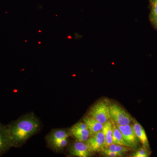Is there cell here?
I'll return each instance as SVG.
<instances>
[{"mask_svg":"<svg viewBox=\"0 0 157 157\" xmlns=\"http://www.w3.org/2000/svg\"><path fill=\"white\" fill-rule=\"evenodd\" d=\"M68 138L59 139L52 141L49 144L52 148L55 149L59 150L64 147L68 144Z\"/></svg>","mask_w":157,"mask_h":157,"instance_id":"15","label":"cell"},{"mask_svg":"<svg viewBox=\"0 0 157 157\" xmlns=\"http://www.w3.org/2000/svg\"><path fill=\"white\" fill-rule=\"evenodd\" d=\"M83 120L87 125L88 129L89 131L90 137L102 131L103 124L94 119L87 116L83 118Z\"/></svg>","mask_w":157,"mask_h":157,"instance_id":"9","label":"cell"},{"mask_svg":"<svg viewBox=\"0 0 157 157\" xmlns=\"http://www.w3.org/2000/svg\"><path fill=\"white\" fill-rule=\"evenodd\" d=\"M153 22L154 23V24L157 28V17H155V18L152 19Z\"/></svg>","mask_w":157,"mask_h":157,"instance_id":"19","label":"cell"},{"mask_svg":"<svg viewBox=\"0 0 157 157\" xmlns=\"http://www.w3.org/2000/svg\"><path fill=\"white\" fill-rule=\"evenodd\" d=\"M109 112L110 118L116 125L130 124L133 121L130 114L117 104L109 103Z\"/></svg>","mask_w":157,"mask_h":157,"instance_id":"3","label":"cell"},{"mask_svg":"<svg viewBox=\"0 0 157 157\" xmlns=\"http://www.w3.org/2000/svg\"><path fill=\"white\" fill-rule=\"evenodd\" d=\"M70 152L75 156L87 157L90 155V152L86 142L77 141L70 147Z\"/></svg>","mask_w":157,"mask_h":157,"instance_id":"8","label":"cell"},{"mask_svg":"<svg viewBox=\"0 0 157 157\" xmlns=\"http://www.w3.org/2000/svg\"><path fill=\"white\" fill-rule=\"evenodd\" d=\"M12 147L7 126L0 123V156Z\"/></svg>","mask_w":157,"mask_h":157,"instance_id":"7","label":"cell"},{"mask_svg":"<svg viewBox=\"0 0 157 157\" xmlns=\"http://www.w3.org/2000/svg\"><path fill=\"white\" fill-rule=\"evenodd\" d=\"M109 104L108 101L105 100L99 101L91 107L88 116L104 124L110 118Z\"/></svg>","mask_w":157,"mask_h":157,"instance_id":"2","label":"cell"},{"mask_svg":"<svg viewBox=\"0 0 157 157\" xmlns=\"http://www.w3.org/2000/svg\"><path fill=\"white\" fill-rule=\"evenodd\" d=\"M133 130L137 138L139 139L143 146L148 150L149 145L148 139L145 131L143 127L136 120L134 121V124L132 125Z\"/></svg>","mask_w":157,"mask_h":157,"instance_id":"10","label":"cell"},{"mask_svg":"<svg viewBox=\"0 0 157 157\" xmlns=\"http://www.w3.org/2000/svg\"><path fill=\"white\" fill-rule=\"evenodd\" d=\"M129 147L123 145L113 143L108 146H106L103 151L116 152L120 153L123 154V153L129 151Z\"/></svg>","mask_w":157,"mask_h":157,"instance_id":"14","label":"cell"},{"mask_svg":"<svg viewBox=\"0 0 157 157\" xmlns=\"http://www.w3.org/2000/svg\"><path fill=\"white\" fill-rule=\"evenodd\" d=\"M116 125L121 133L124 139L130 145V147H136L138 143V140L133 130L132 125L130 124Z\"/></svg>","mask_w":157,"mask_h":157,"instance_id":"6","label":"cell"},{"mask_svg":"<svg viewBox=\"0 0 157 157\" xmlns=\"http://www.w3.org/2000/svg\"><path fill=\"white\" fill-rule=\"evenodd\" d=\"M156 17H157V0H154L153 4L152 9L151 19Z\"/></svg>","mask_w":157,"mask_h":157,"instance_id":"18","label":"cell"},{"mask_svg":"<svg viewBox=\"0 0 157 157\" xmlns=\"http://www.w3.org/2000/svg\"><path fill=\"white\" fill-rule=\"evenodd\" d=\"M113 143L130 147V145L124 139L123 135L116 125L113 122Z\"/></svg>","mask_w":157,"mask_h":157,"instance_id":"13","label":"cell"},{"mask_svg":"<svg viewBox=\"0 0 157 157\" xmlns=\"http://www.w3.org/2000/svg\"><path fill=\"white\" fill-rule=\"evenodd\" d=\"M39 121L33 114H27L7 126L12 147L22 145L38 132Z\"/></svg>","mask_w":157,"mask_h":157,"instance_id":"1","label":"cell"},{"mask_svg":"<svg viewBox=\"0 0 157 157\" xmlns=\"http://www.w3.org/2000/svg\"><path fill=\"white\" fill-rule=\"evenodd\" d=\"M70 133L63 129H56L52 131L47 136V140L48 143L57 140L68 138Z\"/></svg>","mask_w":157,"mask_h":157,"instance_id":"12","label":"cell"},{"mask_svg":"<svg viewBox=\"0 0 157 157\" xmlns=\"http://www.w3.org/2000/svg\"><path fill=\"white\" fill-rule=\"evenodd\" d=\"M133 157H147L149 156L148 150L144 147H142L138 150L135 154L132 156Z\"/></svg>","mask_w":157,"mask_h":157,"instance_id":"16","label":"cell"},{"mask_svg":"<svg viewBox=\"0 0 157 157\" xmlns=\"http://www.w3.org/2000/svg\"><path fill=\"white\" fill-rule=\"evenodd\" d=\"M113 123L112 121H108L103 124L102 132L104 133L106 140V146L113 143Z\"/></svg>","mask_w":157,"mask_h":157,"instance_id":"11","label":"cell"},{"mask_svg":"<svg viewBox=\"0 0 157 157\" xmlns=\"http://www.w3.org/2000/svg\"><path fill=\"white\" fill-rule=\"evenodd\" d=\"M103 153L107 157H122L123 156L122 154L120 153L116 152H113L111 151H103Z\"/></svg>","mask_w":157,"mask_h":157,"instance_id":"17","label":"cell"},{"mask_svg":"<svg viewBox=\"0 0 157 157\" xmlns=\"http://www.w3.org/2000/svg\"><path fill=\"white\" fill-rule=\"evenodd\" d=\"M70 134L75 137L77 141L86 142L90 137V132L84 121L79 122L70 129Z\"/></svg>","mask_w":157,"mask_h":157,"instance_id":"5","label":"cell"},{"mask_svg":"<svg viewBox=\"0 0 157 157\" xmlns=\"http://www.w3.org/2000/svg\"><path fill=\"white\" fill-rule=\"evenodd\" d=\"M86 142L90 152L102 151L106 146V138L102 131L90 137Z\"/></svg>","mask_w":157,"mask_h":157,"instance_id":"4","label":"cell"}]
</instances>
